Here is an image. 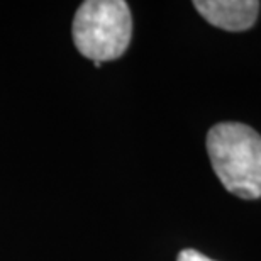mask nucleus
<instances>
[{"instance_id":"f257e3e1","label":"nucleus","mask_w":261,"mask_h":261,"mask_svg":"<svg viewBox=\"0 0 261 261\" xmlns=\"http://www.w3.org/2000/svg\"><path fill=\"white\" fill-rule=\"evenodd\" d=\"M214 173L229 194L246 200L261 197V136L241 122H219L207 134Z\"/></svg>"},{"instance_id":"f03ea898","label":"nucleus","mask_w":261,"mask_h":261,"mask_svg":"<svg viewBox=\"0 0 261 261\" xmlns=\"http://www.w3.org/2000/svg\"><path fill=\"white\" fill-rule=\"evenodd\" d=\"M130 36L133 15L124 0H87L73 19V43L93 63L121 58Z\"/></svg>"},{"instance_id":"7ed1b4c3","label":"nucleus","mask_w":261,"mask_h":261,"mask_svg":"<svg viewBox=\"0 0 261 261\" xmlns=\"http://www.w3.org/2000/svg\"><path fill=\"white\" fill-rule=\"evenodd\" d=\"M194 7L208 24L239 33L256 22L261 5L256 0H195Z\"/></svg>"},{"instance_id":"20e7f679","label":"nucleus","mask_w":261,"mask_h":261,"mask_svg":"<svg viewBox=\"0 0 261 261\" xmlns=\"http://www.w3.org/2000/svg\"><path fill=\"white\" fill-rule=\"evenodd\" d=\"M176 261H214V259L202 254L200 251H197V249H184V251H180Z\"/></svg>"}]
</instances>
